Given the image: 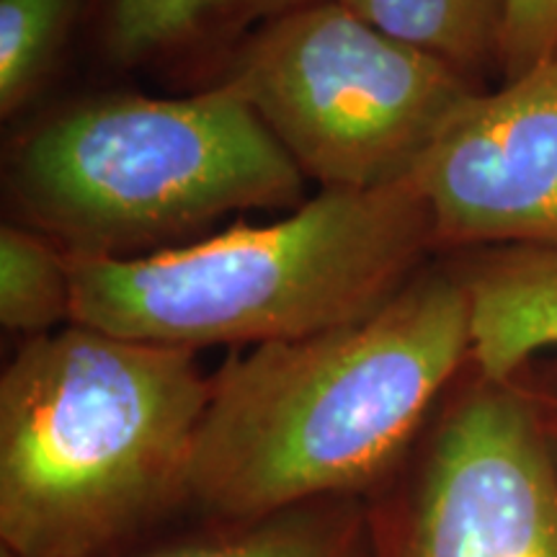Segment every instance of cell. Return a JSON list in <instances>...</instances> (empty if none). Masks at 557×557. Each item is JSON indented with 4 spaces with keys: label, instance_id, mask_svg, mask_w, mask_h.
Segmentation results:
<instances>
[{
    "label": "cell",
    "instance_id": "obj_1",
    "mask_svg": "<svg viewBox=\"0 0 557 557\" xmlns=\"http://www.w3.org/2000/svg\"><path fill=\"white\" fill-rule=\"evenodd\" d=\"M470 357L468 295L442 267L372 315L235 354L209 382L189 500L246 524L367 487Z\"/></svg>",
    "mask_w": 557,
    "mask_h": 557
},
{
    "label": "cell",
    "instance_id": "obj_2",
    "mask_svg": "<svg viewBox=\"0 0 557 557\" xmlns=\"http://www.w3.org/2000/svg\"><path fill=\"white\" fill-rule=\"evenodd\" d=\"M194 348L81 323L0 377V540L13 557H101L189 498L209 400Z\"/></svg>",
    "mask_w": 557,
    "mask_h": 557
},
{
    "label": "cell",
    "instance_id": "obj_3",
    "mask_svg": "<svg viewBox=\"0 0 557 557\" xmlns=\"http://www.w3.org/2000/svg\"><path fill=\"white\" fill-rule=\"evenodd\" d=\"M431 248L416 178L320 191L269 225L240 222L129 259L70 256V323L194 351L302 338L385 308L426 269Z\"/></svg>",
    "mask_w": 557,
    "mask_h": 557
},
{
    "label": "cell",
    "instance_id": "obj_4",
    "mask_svg": "<svg viewBox=\"0 0 557 557\" xmlns=\"http://www.w3.org/2000/svg\"><path fill=\"white\" fill-rule=\"evenodd\" d=\"M305 173L225 83L176 99L101 94L26 129L9 158L24 225L73 259L171 248L248 209L299 207Z\"/></svg>",
    "mask_w": 557,
    "mask_h": 557
},
{
    "label": "cell",
    "instance_id": "obj_5",
    "mask_svg": "<svg viewBox=\"0 0 557 557\" xmlns=\"http://www.w3.org/2000/svg\"><path fill=\"white\" fill-rule=\"evenodd\" d=\"M218 70L320 191L413 178L480 94L475 78L374 29L341 0L261 26Z\"/></svg>",
    "mask_w": 557,
    "mask_h": 557
},
{
    "label": "cell",
    "instance_id": "obj_6",
    "mask_svg": "<svg viewBox=\"0 0 557 557\" xmlns=\"http://www.w3.org/2000/svg\"><path fill=\"white\" fill-rule=\"evenodd\" d=\"M400 557H557V457L517 380L459 395L429 444Z\"/></svg>",
    "mask_w": 557,
    "mask_h": 557
},
{
    "label": "cell",
    "instance_id": "obj_7",
    "mask_svg": "<svg viewBox=\"0 0 557 557\" xmlns=\"http://www.w3.org/2000/svg\"><path fill=\"white\" fill-rule=\"evenodd\" d=\"M413 178L436 248H557V58L472 96Z\"/></svg>",
    "mask_w": 557,
    "mask_h": 557
},
{
    "label": "cell",
    "instance_id": "obj_8",
    "mask_svg": "<svg viewBox=\"0 0 557 557\" xmlns=\"http://www.w3.org/2000/svg\"><path fill=\"white\" fill-rule=\"evenodd\" d=\"M325 0H90L86 29L116 67L218 62L271 21Z\"/></svg>",
    "mask_w": 557,
    "mask_h": 557
},
{
    "label": "cell",
    "instance_id": "obj_9",
    "mask_svg": "<svg viewBox=\"0 0 557 557\" xmlns=\"http://www.w3.org/2000/svg\"><path fill=\"white\" fill-rule=\"evenodd\" d=\"M470 302L478 374L508 382L557 346V248L493 246L455 267Z\"/></svg>",
    "mask_w": 557,
    "mask_h": 557
},
{
    "label": "cell",
    "instance_id": "obj_10",
    "mask_svg": "<svg viewBox=\"0 0 557 557\" xmlns=\"http://www.w3.org/2000/svg\"><path fill=\"white\" fill-rule=\"evenodd\" d=\"M389 37L449 62L475 78L498 67L504 0H341Z\"/></svg>",
    "mask_w": 557,
    "mask_h": 557
},
{
    "label": "cell",
    "instance_id": "obj_11",
    "mask_svg": "<svg viewBox=\"0 0 557 557\" xmlns=\"http://www.w3.org/2000/svg\"><path fill=\"white\" fill-rule=\"evenodd\" d=\"M148 557H369L364 519L338 498L233 524L230 532L181 542Z\"/></svg>",
    "mask_w": 557,
    "mask_h": 557
},
{
    "label": "cell",
    "instance_id": "obj_12",
    "mask_svg": "<svg viewBox=\"0 0 557 557\" xmlns=\"http://www.w3.org/2000/svg\"><path fill=\"white\" fill-rule=\"evenodd\" d=\"M73 259L24 222L0 227V323L21 336H45L70 323Z\"/></svg>",
    "mask_w": 557,
    "mask_h": 557
},
{
    "label": "cell",
    "instance_id": "obj_13",
    "mask_svg": "<svg viewBox=\"0 0 557 557\" xmlns=\"http://www.w3.org/2000/svg\"><path fill=\"white\" fill-rule=\"evenodd\" d=\"M90 0H0V114L11 120L58 70Z\"/></svg>",
    "mask_w": 557,
    "mask_h": 557
},
{
    "label": "cell",
    "instance_id": "obj_14",
    "mask_svg": "<svg viewBox=\"0 0 557 557\" xmlns=\"http://www.w3.org/2000/svg\"><path fill=\"white\" fill-rule=\"evenodd\" d=\"M557 58V0H504L498 70L504 81L521 78Z\"/></svg>",
    "mask_w": 557,
    "mask_h": 557
},
{
    "label": "cell",
    "instance_id": "obj_15",
    "mask_svg": "<svg viewBox=\"0 0 557 557\" xmlns=\"http://www.w3.org/2000/svg\"><path fill=\"white\" fill-rule=\"evenodd\" d=\"M529 393H532V398L537 400L540 413L545 418L547 434L553 438L555 457H557V367L547 374L545 380H542L540 387H532Z\"/></svg>",
    "mask_w": 557,
    "mask_h": 557
}]
</instances>
